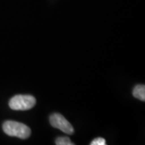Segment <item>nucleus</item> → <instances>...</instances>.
Masks as SVG:
<instances>
[{"label": "nucleus", "instance_id": "nucleus-5", "mask_svg": "<svg viewBox=\"0 0 145 145\" xmlns=\"http://www.w3.org/2000/svg\"><path fill=\"white\" fill-rule=\"evenodd\" d=\"M57 145H73L74 144L69 137H58L56 140Z\"/></svg>", "mask_w": 145, "mask_h": 145}, {"label": "nucleus", "instance_id": "nucleus-1", "mask_svg": "<svg viewBox=\"0 0 145 145\" xmlns=\"http://www.w3.org/2000/svg\"><path fill=\"white\" fill-rule=\"evenodd\" d=\"M3 130L9 136L18 137L23 140L27 139L31 135V129L22 123L8 120L3 123Z\"/></svg>", "mask_w": 145, "mask_h": 145}, {"label": "nucleus", "instance_id": "nucleus-3", "mask_svg": "<svg viewBox=\"0 0 145 145\" xmlns=\"http://www.w3.org/2000/svg\"><path fill=\"white\" fill-rule=\"evenodd\" d=\"M49 121H50V124L53 127L62 131L65 134L72 135L74 132V130L71 123L61 114L58 113L52 114L49 118Z\"/></svg>", "mask_w": 145, "mask_h": 145}, {"label": "nucleus", "instance_id": "nucleus-4", "mask_svg": "<svg viewBox=\"0 0 145 145\" xmlns=\"http://www.w3.org/2000/svg\"><path fill=\"white\" fill-rule=\"evenodd\" d=\"M133 96L135 99H140V101H145V86L144 85H137L133 89Z\"/></svg>", "mask_w": 145, "mask_h": 145}, {"label": "nucleus", "instance_id": "nucleus-2", "mask_svg": "<svg viewBox=\"0 0 145 145\" xmlns=\"http://www.w3.org/2000/svg\"><path fill=\"white\" fill-rule=\"evenodd\" d=\"M36 103V100L33 96L19 94L10 99L9 106L14 110H27L32 108Z\"/></svg>", "mask_w": 145, "mask_h": 145}, {"label": "nucleus", "instance_id": "nucleus-6", "mask_svg": "<svg viewBox=\"0 0 145 145\" xmlns=\"http://www.w3.org/2000/svg\"><path fill=\"white\" fill-rule=\"evenodd\" d=\"M106 144V140L102 137H98L90 143V145H105Z\"/></svg>", "mask_w": 145, "mask_h": 145}]
</instances>
